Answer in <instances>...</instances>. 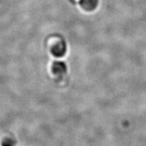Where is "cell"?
Instances as JSON below:
<instances>
[{
	"label": "cell",
	"mask_w": 146,
	"mask_h": 146,
	"mask_svg": "<svg viewBox=\"0 0 146 146\" xmlns=\"http://www.w3.org/2000/svg\"><path fill=\"white\" fill-rule=\"evenodd\" d=\"M98 3V0H81V5L87 11L94 10Z\"/></svg>",
	"instance_id": "6da1fadb"
},
{
	"label": "cell",
	"mask_w": 146,
	"mask_h": 146,
	"mask_svg": "<svg viewBox=\"0 0 146 146\" xmlns=\"http://www.w3.org/2000/svg\"><path fill=\"white\" fill-rule=\"evenodd\" d=\"M64 51V45H62V47L60 46V45H58V46H57L54 49V52L56 55H60L59 54H62Z\"/></svg>",
	"instance_id": "7a4b0ae2"
}]
</instances>
